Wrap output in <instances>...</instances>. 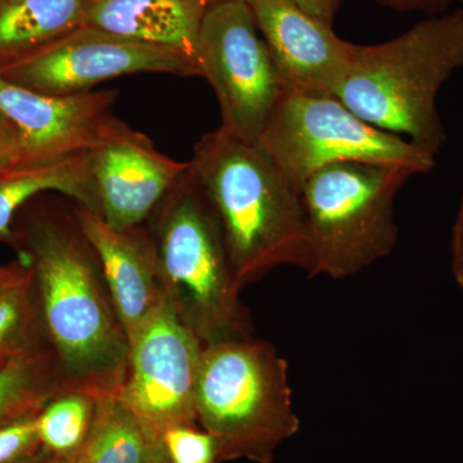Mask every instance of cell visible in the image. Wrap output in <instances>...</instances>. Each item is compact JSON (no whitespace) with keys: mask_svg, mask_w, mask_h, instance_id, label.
<instances>
[{"mask_svg":"<svg viewBox=\"0 0 463 463\" xmlns=\"http://www.w3.org/2000/svg\"><path fill=\"white\" fill-rule=\"evenodd\" d=\"M201 76L199 66L178 52L142 44L81 26L33 56L0 69V78L36 93L75 96L118 76Z\"/></svg>","mask_w":463,"mask_h":463,"instance_id":"obj_10","label":"cell"},{"mask_svg":"<svg viewBox=\"0 0 463 463\" xmlns=\"http://www.w3.org/2000/svg\"><path fill=\"white\" fill-rule=\"evenodd\" d=\"M209 5L207 0H88L84 25L178 52L197 65L201 24Z\"/></svg>","mask_w":463,"mask_h":463,"instance_id":"obj_15","label":"cell"},{"mask_svg":"<svg viewBox=\"0 0 463 463\" xmlns=\"http://www.w3.org/2000/svg\"><path fill=\"white\" fill-rule=\"evenodd\" d=\"M48 345L32 267L17 282L0 288V364Z\"/></svg>","mask_w":463,"mask_h":463,"instance_id":"obj_20","label":"cell"},{"mask_svg":"<svg viewBox=\"0 0 463 463\" xmlns=\"http://www.w3.org/2000/svg\"><path fill=\"white\" fill-rule=\"evenodd\" d=\"M197 65L218 99L221 127L243 141L258 142L285 88L248 3L209 5Z\"/></svg>","mask_w":463,"mask_h":463,"instance_id":"obj_8","label":"cell"},{"mask_svg":"<svg viewBox=\"0 0 463 463\" xmlns=\"http://www.w3.org/2000/svg\"><path fill=\"white\" fill-rule=\"evenodd\" d=\"M283 88L334 96L352 60L353 43L289 0H248Z\"/></svg>","mask_w":463,"mask_h":463,"instance_id":"obj_13","label":"cell"},{"mask_svg":"<svg viewBox=\"0 0 463 463\" xmlns=\"http://www.w3.org/2000/svg\"><path fill=\"white\" fill-rule=\"evenodd\" d=\"M452 270L457 283L463 289V196L453 227Z\"/></svg>","mask_w":463,"mask_h":463,"instance_id":"obj_27","label":"cell"},{"mask_svg":"<svg viewBox=\"0 0 463 463\" xmlns=\"http://www.w3.org/2000/svg\"><path fill=\"white\" fill-rule=\"evenodd\" d=\"M51 192L99 214L88 151L48 165L0 170V242L11 245L18 213L30 201Z\"/></svg>","mask_w":463,"mask_h":463,"instance_id":"obj_16","label":"cell"},{"mask_svg":"<svg viewBox=\"0 0 463 463\" xmlns=\"http://www.w3.org/2000/svg\"><path fill=\"white\" fill-rule=\"evenodd\" d=\"M14 219L11 246L32 267L45 337L67 392L118 394L129 365V340L99 254L76 215L56 196L33 199Z\"/></svg>","mask_w":463,"mask_h":463,"instance_id":"obj_1","label":"cell"},{"mask_svg":"<svg viewBox=\"0 0 463 463\" xmlns=\"http://www.w3.org/2000/svg\"><path fill=\"white\" fill-rule=\"evenodd\" d=\"M197 422L214 438L219 462L272 463L300 430L288 365L270 344L245 337L203 346Z\"/></svg>","mask_w":463,"mask_h":463,"instance_id":"obj_5","label":"cell"},{"mask_svg":"<svg viewBox=\"0 0 463 463\" xmlns=\"http://www.w3.org/2000/svg\"><path fill=\"white\" fill-rule=\"evenodd\" d=\"M29 270L30 265L21 258L16 263L0 265V288L11 285V283L17 282L18 279L26 276Z\"/></svg>","mask_w":463,"mask_h":463,"instance_id":"obj_28","label":"cell"},{"mask_svg":"<svg viewBox=\"0 0 463 463\" xmlns=\"http://www.w3.org/2000/svg\"><path fill=\"white\" fill-rule=\"evenodd\" d=\"M76 215L99 254L109 297L127 334H138L165 301L145 227L115 230L97 213L75 203Z\"/></svg>","mask_w":463,"mask_h":463,"instance_id":"obj_14","label":"cell"},{"mask_svg":"<svg viewBox=\"0 0 463 463\" xmlns=\"http://www.w3.org/2000/svg\"><path fill=\"white\" fill-rule=\"evenodd\" d=\"M97 399L80 392H66L52 399L36 417L39 440L52 456L80 452L90 435Z\"/></svg>","mask_w":463,"mask_h":463,"instance_id":"obj_21","label":"cell"},{"mask_svg":"<svg viewBox=\"0 0 463 463\" xmlns=\"http://www.w3.org/2000/svg\"><path fill=\"white\" fill-rule=\"evenodd\" d=\"M190 169L205 194L241 288L279 267L309 274V224L297 187L258 142L219 127L196 142Z\"/></svg>","mask_w":463,"mask_h":463,"instance_id":"obj_2","label":"cell"},{"mask_svg":"<svg viewBox=\"0 0 463 463\" xmlns=\"http://www.w3.org/2000/svg\"><path fill=\"white\" fill-rule=\"evenodd\" d=\"M165 452L164 439L118 399H97L90 435L81 453L90 463H152Z\"/></svg>","mask_w":463,"mask_h":463,"instance_id":"obj_18","label":"cell"},{"mask_svg":"<svg viewBox=\"0 0 463 463\" xmlns=\"http://www.w3.org/2000/svg\"><path fill=\"white\" fill-rule=\"evenodd\" d=\"M129 346L118 399L161 438L170 429L194 426L203 345L166 298Z\"/></svg>","mask_w":463,"mask_h":463,"instance_id":"obj_9","label":"cell"},{"mask_svg":"<svg viewBox=\"0 0 463 463\" xmlns=\"http://www.w3.org/2000/svg\"><path fill=\"white\" fill-rule=\"evenodd\" d=\"M143 227L167 303L203 345L251 337L242 288L190 163Z\"/></svg>","mask_w":463,"mask_h":463,"instance_id":"obj_4","label":"cell"},{"mask_svg":"<svg viewBox=\"0 0 463 463\" xmlns=\"http://www.w3.org/2000/svg\"><path fill=\"white\" fill-rule=\"evenodd\" d=\"M20 156V134L14 124L0 112V170L17 167Z\"/></svg>","mask_w":463,"mask_h":463,"instance_id":"obj_25","label":"cell"},{"mask_svg":"<svg viewBox=\"0 0 463 463\" xmlns=\"http://www.w3.org/2000/svg\"><path fill=\"white\" fill-rule=\"evenodd\" d=\"M3 364H5V362H3Z\"/></svg>","mask_w":463,"mask_h":463,"instance_id":"obj_33","label":"cell"},{"mask_svg":"<svg viewBox=\"0 0 463 463\" xmlns=\"http://www.w3.org/2000/svg\"><path fill=\"white\" fill-rule=\"evenodd\" d=\"M463 69V11L431 16L373 45L353 44L335 99L364 121L431 156L446 145L437 109L441 87Z\"/></svg>","mask_w":463,"mask_h":463,"instance_id":"obj_3","label":"cell"},{"mask_svg":"<svg viewBox=\"0 0 463 463\" xmlns=\"http://www.w3.org/2000/svg\"><path fill=\"white\" fill-rule=\"evenodd\" d=\"M207 2L210 3V5H214V3H221V2H231V0H207ZM240 2H248V0H240Z\"/></svg>","mask_w":463,"mask_h":463,"instance_id":"obj_32","label":"cell"},{"mask_svg":"<svg viewBox=\"0 0 463 463\" xmlns=\"http://www.w3.org/2000/svg\"><path fill=\"white\" fill-rule=\"evenodd\" d=\"M376 3L381 7L401 14L419 12L429 17L447 14L448 9L453 5H463V0H376Z\"/></svg>","mask_w":463,"mask_h":463,"instance_id":"obj_24","label":"cell"},{"mask_svg":"<svg viewBox=\"0 0 463 463\" xmlns=\"http://www.w3.org/2000/svg\"><path fill=\"white\" fill-rule=\"evenodd\" d=\"M301 11L332 26L339 11L341 0H289Z\"/></svg>","mask_w":463,"mask_h":463,"instance_id":"obj_26","label":"cell"},{"mask_svg":"<svg viewBox=\"0 0 463 463\" xmlns=\"http://www.w3.org/2000/svg\"><path fill=\"white\" fill-rule=\"evenodd\" d=\"M51 456V453H48L47 450H44L42 448V449L39 450L38 453H35V455L27 457V458L21 459V461L14 463H45Z\"/></svg>","mask_w":463,"mask_h":463,"instance_id":"obj_30","label":"cell"},{"mask_svg":"<svg viewBox=\"0 0 463 463\" xmlns=\"http://www.w3.org/2000/svg\"><path fill=\"white\" fill-rule=\"evenodd\" d=\"M45 463H90L83 456V453L78 452L71 456L56 457L51 456Z\"/></svg>","mask_w":463,"mask_h":463,"instance_id":"obj_29","label":"cell"},{"mask_svg":"<svg viewBox=\"0 0 463 463\" xmlns=\"http://www.w3.org/2000/svg\"><path fill=\"white\" fill-rule=\"evenodd\" d=\"M258 143L300 190L310 175L334 164L404 166L417 175L435 166L428 152L325 94L283 90Z\"/></svg>","mask_w":463,"mask_h":463,"instance_id":"obj_7","label":"cell"},{"mask_svg":"<svg viewBox=\"0 0 463 463\" xmlns=\"http://www.w3.org/2000/svg\"><path fill=\"white\" fill-rule=\"evenodd\" d=\"M88 0H0V69L84 26Z\"/></svg>","mask_w":463,"mask_h":463,"instance_id":"obj_17","label":"cell"},{"mask_svg":"<svg viewBox=\"0 0 463 463\" xmlns=\"http://www.w3.org/2000/svg\"><path fill=\"white\" fill-rule=\"evenodd\" d=\"M66 392L50 345L12 356L0 364V429L36 416L52 399Z\"/></svg>","mask_w":463,"mask_h":463,"instance_id":"obj_19","label":"cell"},{"mask_svg":"<svg viewBox=\"0 0 463 463\" xmlns=\"http://www.w3.org/2000/svg\"><path fill=\"white\" fill-rule=\"evenodd\" d=\"M36 416L26 417L0 429V463H14L42 449Z\"/></svg>","mask_w":463,"mask_h":463,"instance_id":"obj_23","label":"cell"},{"mask_svg":"<svg viewBox=\"0 0 463 463\" xmlns=\"http://www.w3.org/2000/svg\"><path fill=\"white\" fill-rule=\"evenodd\" d=\"M118 96L116 90L48 96L0 78V112L20 134L17 167L48 165L90 151L114 118Z\"/></svg>","mask_w":463,"mask_h":463,"instance_id":"obj_12","label":"cell"},{"mask_svg":"<svg viewBox=\"0 0 463 463\" xmlns=\"http://www.w3.org/2000/svg\"><path fill=\"white\" fill-rule=\"evenodd\" d=\"M404 166L340 163L301 185L312 246L307 276L349 279L388 258L397 245L395 199L411 176Z\"/></svg>","mask_w":463,"mask_h":463,"instance_id":"obj_6","label":"cell"},{"mask_svg":"<svg viewBox=\"0 0 463 463\" xmlns=\"http://www.w3.org/2000/svg\"><path fill=\"white\" fill-rule=\"evenodd\" d=\"M164 446L172 463H219L214 438L194 426H181L164 434Z\"/></svg>","mask_w":463,"mask_h":463,"instance_id":"obj_22","label":"cell"},{"mask_svg":"<svg viewBox=\"0 0 463 463\" xmlns=\"http://www.w3.org/2000/svg\"><path fill=\"white\" fill-rule=\"evenodd\" d=\"M99 215L115 230L139 227L147 221L188 161L158 151L145 134L114 116L88 151Z\"/></svg>","mask_w":463,"mask_h":463,"instance_id":"obj_11","label":"cell"},{"mask_svg":"<svg viewBox=\"0 0 463 463\" xmlns=\"http://www.w3.org/2000/svg\"><path fill=\"white\" fill-rule=\"evenodd\" d=\"M152 463H172V461H170L169 456H167L165 449V452L161 453V455L158 456L157 458L155 459V461Z\"/></svg>","mask_w":463,"mask_h":463,"instance_id":"obj_31","label":"cell"}]
</instances>
